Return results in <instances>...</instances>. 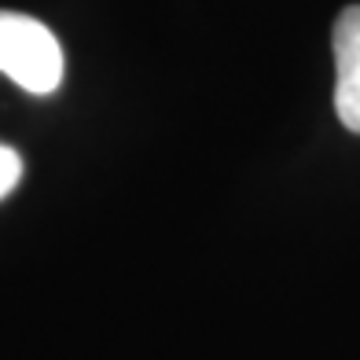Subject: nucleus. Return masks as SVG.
<instances>
[{
  "label": "nucleus",
  "instance_id": "f257e3e1",
  "mask_svg": "<svg viewBox=\"0 0 360 360\" xmlns=\"http://www.w3.org/2000/svg\"><path fill=\"white\" fill-rule=\"evenodd\" d=\"M0 70L19 89L48 96L63 81V48L41 19L0 11Z\"/></svg>",
  "mask_w": 360,
  "mask_h": 360
},
{
  "label": "nucleus",
  "instance_id": "f03ea898",
  "mask_svg": "<svg viewBox=\"0 0 360 360\" xmlns=\"http://www.w3.org/2000/svg\"><path fill=\"white\" fill-rule=\"evenodd\" d=\"M335 52V114L360 136V4L342 8L331 30Z\"/></svg>",
  "mask_w": 360,
  "mask_h": 360
},
{
  "label": "nucleus",
  "instance_id": "7ed1b4c3",
  "mask_svg": "<svg viewBox=\"0 0 360 360\" xmlns=\"http://www.w3.org/2000/svg\"><path fill=\"white\" fill-rule=\"evenodd\" d=\"M19 176H22V155L15 151V147L0 143V199H8V195L15 191Z\"/></svg>",
  "mask_w": 360,
  "mask_h": 360
}]
</instances>
